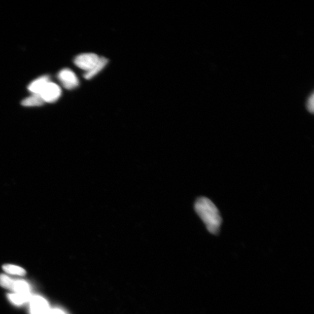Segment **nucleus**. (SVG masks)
Instances as JSON below:
<instances>
[{
    "label": "nucleus",
    "instance_id": "nucleus-1",
    "mask_svg": "<svg viewBox=\"0 0 314 314\" xmlns=\"http://www.w3.org/2000/svg\"><path fill=\"white\" fill-rule=\"evenodd\" d=\"M194 209L208 231L211 234H218L222 223V218L217 207L212 201L206 197H200L197 200Z\"/></svg>",
    "mask_w": 314,
    "mask_h": 314
},
{
    "label": "nucleus",
    "instance_id": "nucleus-2",
    "mask_svg": "<svg viewBox=\"0 0 314 314\" xmlns=\"http://www.w3.org/2000/svg\"><path fill=\"white\" fill-rule=\"evenodd\" d=\"M100 57L94 53H85L79 55L74 58V63L80 69L86 72L91 70L99 62Z\"/></svg>",
    "mask_w": 314,
    "mask_h": 314
},
{
    "label": "nucleus",
    "instance_id": "nucleus-3",
    "mask_svg": "<svg viewBox=\"0 0 314 314\" xmlns=\"http://www.w3.org/2000/svg\"><path fill=\"white\" fill-rule=\"evenodd\" d=\"M62 94L60 87L56 83L51 82L47 84L43 91L40 94L44 102L54 103L57 101Z\"/></svg>",
    "mask_w": 314,
    "mask_h": 314
},
{
    "label": "nucleus",
    "instance_id": "nucleus-4",
    "mask_svg": "<svg viewBox=\"0 0 314 314\" xmlns=\"http://www.w3.org/2000/svg\"><path fill=\"white\" fill-rule=\"evenodd\" d=\"M58 78L67 89H73L79 85V79L75 73L70 69L61 70L58 74Z\"/></svg>",
    "mask_w": 314,
    "mask_h": 314
},
{
    "label": "nucleus",
    "instance_id": "nucleus-5",
    "mask_svg": "<svg viewBox=\"0 0 314 314\" xmlns=\"http://www.w3.org/2000/svg\"><path fill=\"white\" fill-rule=\"evenodd\" d=\"M30 307L31 314H49L50 312L47 301L40 296L31 297Z\"/></svg>",
    "mask_w": 314,
    "mask_h": 314
},
{
    "label": "nucleus",
    "instance_id": "nucleus-6",
    "mask_svg": "<svg viewBox=\"0 0 314 314\" xmlns=\"http://www.w3.org/2000/svg\"><path fill=\"white\" fill-rule=\"evenodd\" d=\"M50 82V77L48 76H43L38 77L30 83L28 86L29 91L35 95H39L47 84Z\"/></svg>",
    "mask_w": 314,
    "mask_h": 314
},
{
    "label": "nucleus",
    "instance_id": "nucleus-7",
    "mask_svg": "<svg viewBox=\"0 0 314 314\" xmlns=\"http://www.w3.org/2000/svg\"><path fill=\"white\" fill-rule=\"evenodd\" d=\"M8 289L14 291L15 293L31 294L30 287L25 280L12 279Z\"/></svg>",
    "mask_w": 314,
    "mask_h": 314
},
{
    "label": "nucleus",
    "instance_id": "nucleus-8",
    "mask_svg": "<svg viewBox=\"0 0 314 314\" xmlns=\"http://www.w3.org/2000/svg\"><path fill=\"white\" fill-rule=\"evenodd\" d=\"M108 63V60L105 57H100L99 62L96 65V66L93 68V69L89 71V72H85L84 74V77L86 79L89 80L93 78L98 74L100 71L102 70L106 66V65Z\"/></svg>",
    "mask_w": 314,
    "mask_h": 314
},
{
    "label": "nucleus",
    "instance_id": "nucleus-9",
    "mask_svg": "<svg viewBox=\"0 0 314 314\" xmlns=\"http://www.w3.org/2000/svg\"><path fill=\"white\" fill-rule=\"evenodd\" d=\"M8 300L15 304L20 306L28 302L31 299V294L12 293L8 295Z\"/></svg>",
    "mask_w": 314,
    "mask_h": 314
},
{
    "label": "nucleus",
    "instance_id": "nucleus-10",
    "mask_svg": "<svg viewBox=\"0 0 314 314\" xmlns=\"http://www.w3.org/2000/svg\"><path fill=\"white\" fill-rule=\"evenodd\" d=\"M44 101L39 95L33 94L31 96L25 99L22 102V105L25 106H35L43 105Z\"/></svg>",
    "mask_w": 314,
    "mask_h": 314
},
{
    "label": "nucleus",
    "instance_id": "nucleus-11",
    "mask_svg": "<svg viewBox=\"0 0 314 314\" xmlns=\"http://www.w3.org/2000/svg\"><path fill=\"white\" fill-rule=\"evenodd\" d=\"M2 268L6 273L9 274L19 275V276H24L26 274L24 269L17 265L6 264L2 267Z\"/></svg>",
    "mask_w": 314,
    "mask_h": 314
},
{
    "label": "nucleus",
    "instance_id": "nucleus-12",
    "mask_svg": "<svg viewBox=\"0 0 314 314\" xmlns=\"http://www.w3.org/2000/svg\"><path fill=\"white\" fill-rule=\"evenodd\" d=\"M314 92H313L310 95L307 97L306 102V107L308 111L312 114H313L314 111Z\"/></svg>",
    "mask_w": 314,
    "mask_h": 314
},
{
    "label": "nucleus",
    "instance_id": "nucleus-13",
    "mask_svg": "<svg viewBox=\"0 0 314 314\" xmlns=\"http://www.w3.org/2000/svg\"><path fill=\"white\" fill-rule=\"evenodd\" d=\"M49 314H66L63 311L60 309H54L50 310Z\"/></svg>",
    "mask_w": 314,
    "mask_h": 314
}]
</instances>
